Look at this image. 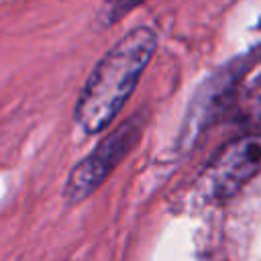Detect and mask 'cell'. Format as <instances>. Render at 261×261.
I'll use <instances>...</instances> for the list:
<instances>
[{"label": "cell", "mask_w": 261, "mask_h": 261, "mask_svg": "<svg viewBox=\"0 0 261 261\" xmlns=\"http://www.w3.org/2000/svg\"><path fill=\"white\" fill-rule=\"evenodd\" d=\"M139 135V116L124 120L112 133H108L90 155H86L75 167H71L63 186V200L67 204H77L92 192H96L110 175V171L118 165V161L135 147Z\"/></svg>", "instance_id": "3957f363"}, {"label": "cell", "mask_w": 261, "mask_h": 261, "mask_svg": "<svg viewBox=\"0 0 261 261\" xmlns=\"http://www.w3.org/2000/svg\"><path fill=\"white\" fill-rule=\"evenodd\" d=\"M145 0H106L102 6V22L112 24V22L120 20L124 14H128L130 10H135Z\"/></svg>", "instance_id": "277c9868"}, {"label": "cell", "mask_w": 261, "mask_h": 261, "mask_svg": "<svg viewBox=\"0 0 261 261\" xmlns=\"http://www.w3.org/2000/svg\"><path fill=\"white\" fill-rule=\"evenodd\" d=\"M155 47V33L147 27H137L96 63L73 110V118L84 133L96 135L114 120L133 94Z\"/></svg>", "instance_id": "6da1fadb"}, {"label": "cell", "mask_w": 261, "mask_h": 261, "mask_svg": "<svg viewBox=\"0 0 261 261\" xmlns=\"http://www.w3.org/2000/svg\"><path fill=\"white\" fill-rule=\"evenodd\" d=\"M261 171V133L239 137L224 145L198 179L202 196L220 202L232 198Z\"/></svg>", "instance_id": "7a4b0ae2"}]
</instances>
